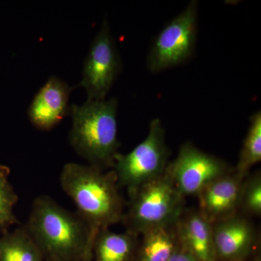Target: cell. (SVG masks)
I'll return each mask as SVG.
<instances>
[{
	"mask_svg": "<svg viewBox=\"0 0 261 261\" xmlns=\"http://www.w3.org/2000/svg\"><path fill=\"white\" fill-rule=\"evenodd\" d=\"M60 181L88 226L92 246L98 233L122 221L124 200L113 170L106 172L91 165L68 163L63 166Z\"/></svg>",
	"mask_w": 261,
	"mask_h": 261,
	"instance_id": "obj_1",
	"label": "cell"
},
{
	"mask_svg": "<svg viewBox=\"0 0 261 261\" xmlns=\"http://www.w3.org/2000/svg\"><path fill=\"white\" fill-rule=\"evenodd\" d=\"M23 225L45 261L92 258L93 246L87 225L77 213L65 209L49 196H38Z\"/></svg>",
	"mask_w": 261,
	"mask_h": 261,
	"instance_id": "obj_2",
	"label": "cell"
},
{
	"mask_svg": "<svg viewBox=\"0 0 261 261\" xmlns=\"http://www.w3.org/2000/svg\"><path fill=\"white\" fill-rule=\"evenodd\" d=\"M116 97L103 100H87L82 106L70 107L72 128L70 143L89 165L102 170L113 168L118 153Z\"/></svg>",
	"mask_w": 261,
	"mask_h": 261,
	"instance_id": "obj_3",
	"label": "cell"
},
{
	"mask_svg": "<svg viewBox=\"0 0 261 261\" xmlns=\"http://www.w3.org/2000/svg\"><path fill=\"white\" fill-rule=\"evenodd\" d=\"M128 192L129 202L122 221L126 231L135 236L176 224L185 212V197L173 186L166 171Z\"/></svg>",
	"mask_w": 261,
	"mask_h": 261,
	"instance_id": "obj_4",
	"label": "cell"
},
{
	"mask_svg": "<svg viewBox=\"0 0 261 261\" xmlns=\"http://www.w3.org/2000/svg\"><path fill=\"white\" fill-rule=\"evenodd\" d=\"M170 155L166 142V130L161 120L154 118L149 123L145 140L127 154H116L113 171L120 187L128 192L162 176Z\"/></svg>",
	"mask_w": 261,
	"mask_h": 261,
	"instance_id": "obj_5",
	"label": "cell"
},
{
	"mask_svg": "<svg viewBox=\"0 0 261 261\" xmlns=\"http://www.w3.org/2000/svg\"><path fill=\"white\" fill-rule=\"evenodd\" d=\"M197 2H190L156 36L147 55L149 71L159 73L183 64L191 58L197 41Z\"/></svg>",
	"mask_w": 261,
	"mask_h": 261,
	"instance_id": "obj_6",
	"label": "cell"
},
{
	"mask_svg": "<svg viewBox=\"0 0 261 261\" xmlns=\"http://www.w3.org/2000/svg\"><path fill=\"white\" fill-rule=\"evenodd\" d=\"M231 171L223 160L186 142L180 147L176 159L168 163L166 173L185 197L197 196L207 185Z\"/></svg>",
	"mask_w": 261,
	"mask_h": 261,
	"instance_id": "obj_7",
	"label": "cell"
},
{
	"mask_svg": "<svg viewBox=\"0 0 261 261\" xmlns=\"http://www.w3.org/2000/svg\"><path fill=\"white\" fill-rule=\"evenodd\" d=\"M121 68V57L108 21L105 20L84 63L80 86L87 92V100L106 99Z\"/></svg>",
	"mask_w": 261,
	"mask_h": 261,
	"instance_id": "obj_8",
	"label": "cell"
},
{
	"mask_svg": "<svg viewBox=\"0 0 261 261\" xmlns=\"http://www.w3.org/2000/svg\"><path fill=\"white\" fill-rule=\"evenodd\" d=\"M213 231L217 260H245L256 243L253 225L239 214L213 224Z\"/></svg>",
	"mask_w": 261,
	"mask_h": 261,
	"instance_id": "obj_9",
	"label": "cell"
},
{
	"mask_svg": "<svg viewBox=\"0 0 261 261\" xmlns=\"http://www.w3.org/2000/svg\"><path fill=\"white\" fill-rule=\"evenodd\" d=\"M72 88L56 75L41 87L28 110L30 121L42 130L54 128L70 113L69 97Z\"/></svg>",
	"mask_w": 261,
	"mask_h": 261,
	"instance_id": "obj_10",
	"label": "cell"
},
{
	"mask_svg": "<svg viewBox=\"0 0 261 261\" xmlns=\"http://www.w3.org/2000/svg\"><path fill=\"white\" fill-rule=\"evenodd\" d=\"M243 177L234 170L215 180L197 195L199 211L212 224L238 214Z\"/></svg>",
	"mask_w": 261,
	"mask_h": 261,
	"instance_id": "obj_11",
	"label": "cell"
},
{
	"mask_svg": "<svg viewBox=\"0 0 261 261\" xmlns=\"http://www.w3.org/2000/svg\"><path fill=\"white\" fill-rule=\"evenodd\" d=\"M176 227L180 243L197 260H217L213 224L199 210H185Z\"/></svg>",
	"mask_w": 261,
	"mask_h": 261,
	"instance_id": "obj_12",
	"label": "cell"
},
{
	"mask_svg": "<svg viewBox=\"0 0 261 261\" xmlns=\"http://www.w3.org/2000/svg\"><path fill=\"white\" fill-rule=\"evenodd\" d=\"M176 224L141 235L142 242L137 246L136 261H168L179 244Z\"/></svg>",
	"mask_w": 261,
	"mask_h": 261,
	"instance_id": "obj_13",
	"label": "cell"
},
{
	"mask_svg": "<svg viewBox=\"0 0 261 261\" xmlns=\"http://www.w3.org/2000/svg\"><path fill=\"white\" fill-rule=\"evenodd\" d=\"M138 237L128 231L113 232L108 229L98 233L92 255L95 261H130L136 255Z\"/></svg>",
	"mask_w": 261,
	"mask_h": 261,
	"instance_id": "obj_14",
	"label": "cell"
},
{
	"mask_svg": "<svg viewBox=\"0 0 261 261\" xmlns=\"http://www.w3.org/2000/svg\"><path fill=\"white\" fill-rule=\"evenodd\" d=\"M0 261H45L23 224L0 237Z\"/></svg>",
	"mask_w": 261,
	"mask_h": 261,
	"instance_id": "obj_15",
	"label": "cell"
},
{
	"mask_svg": "<svg viewBox=\"0 0 261 261\" xmlns=\"http://www.w3.org/2000/svg\"><path fill=\"white\" fill-rule=\"evenodd\" d=\"M250 123L243 142L238 164L234 171L242 177L248 176L252 166L261 161V113L250 117Z\"/></svg>",
	"mask_w": 261,
	"mask_h": 261,
	"instance_id": "obj_16",
	"label": "cell"
},
{
	"mask_svg": "<svg viewBox=\"0 0 261 261\" xmlns=\"http://www.w3.org/2000/svg\"><path fill=\"white\" fill-rule=\"evenodd\" d=\"M10 168L0 165V232L9 231L10 226L20 225L14 214L18 201V195L9 180Z\"/></svg>",
	"mask_w": 261,
	"mask_h": 261,
	"instance_id": "obj_17",
	"label": "cell"
},
{
	"mask_svg": "<svg viewBox=\"0 0 261 261\" xmlns=\"http://www.w3.org/2000/svg\"><path fill=\"white\" fill-rule=\"evenodd\" d=\"M239 211L250 216L261 214V175L257 171L244 178L240 189Z\"/></svg>",
	"mask_w": 261,
	"mask_h": 261,
	"instance_id": "obj_18",
	"label": "cell"
},
{
	"mask_svg": "<svg viewBox=\"0 0 261 261\" xmlns=\"http://www.w3.org/2000/svg\"><path fill=\"white\" fill-rule=\"evenodd\" d=\"M168 261H198L196 257L189 251L188 250L181 245L179 242L177 248L176 249L172 256L170 257Z\"/></svg>",
	"mask_w": 261,
	"mask_h": 261,
	"instance_id": "obj_19",
	"label": "cell"
}]
</instances>
